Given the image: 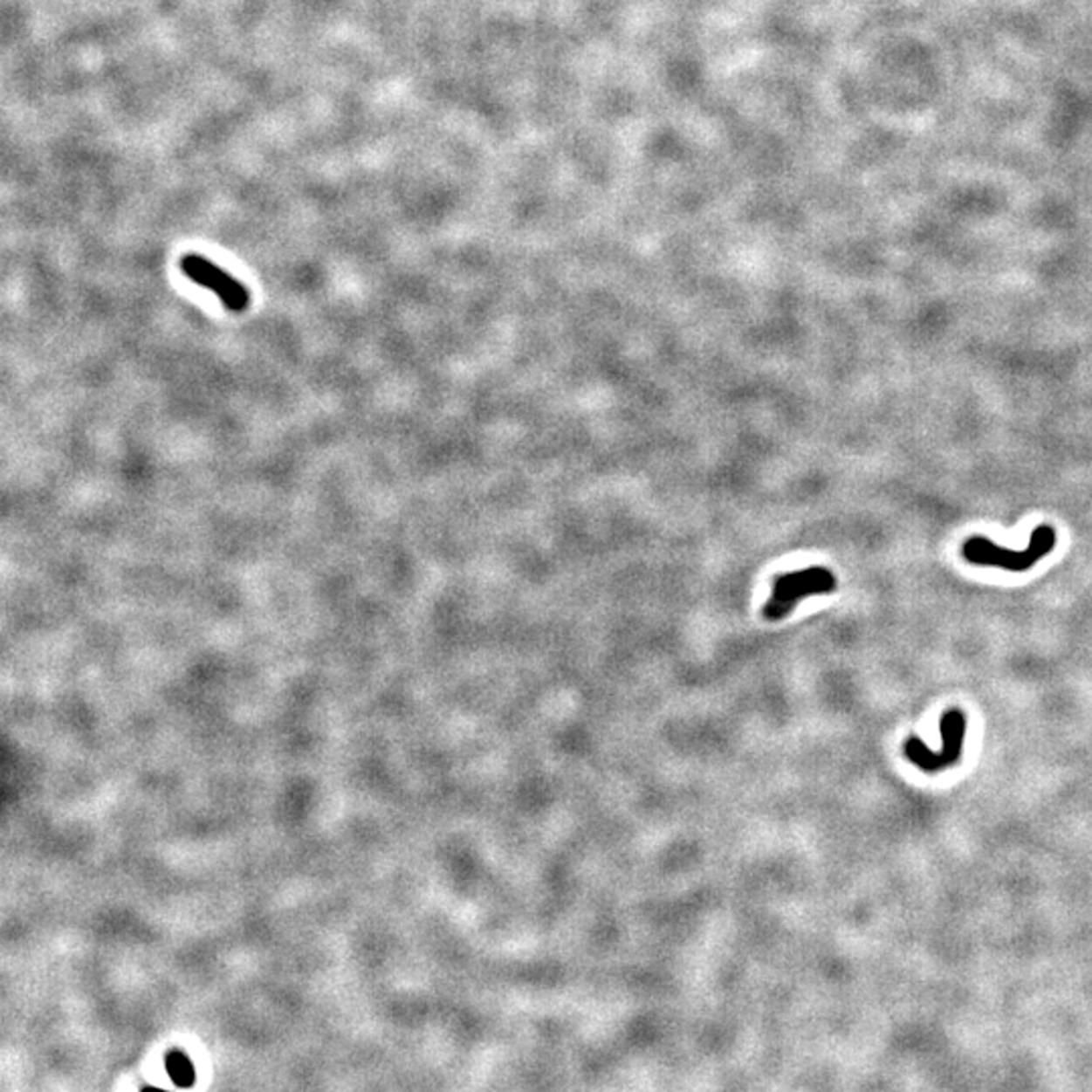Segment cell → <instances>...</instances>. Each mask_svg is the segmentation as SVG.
<instances>
[{
	"instance_id": "277c9868",
	"label": "cell",
	"mask_w": 1092,
	"mask_h": 1092,
	"mask_svg": "<svg viewBox=\"0 0 1092 1092\" xmlns=\"http://www.w3.org/2000/svg\"><path fill=\"white\" fill-rule=\"evenodd\" d=\"M181 271L190 282L207 287L221 298L223 306L231 312H243L249 306V290L231 273L221 270L219 265L201 255L189 253L181 259Z\"/></svg>"
},
{
	"instance_id": "7a4b0ae2",
	"label": "cell",
	"mask_w": 1092,
	"mask_h": 1092,
	"mask_svg": "<svg viewBox=\"0 0 1092 1092\" xmlns=\"http://www.w3.org/2000/svg\"><path fill=\"white\" fill-rule=\"evenodd\" d=\"M838 580L829 568L811 567L801 571L783 573L773 580L769 601L763 607V619L781 622L793 613L797 603L814 595H829L835 591Z\"/></svg>"
},
{
	"instance_id": "3957f363",
	"label": "cell",
	"mask_w": 1092,
	"mask_h": 1092,
	"mask_svg": "<svg viewBox=\"0 0 1092 1092\" xmlns=\"http://www.w3.org/2000/svg\"><path fill=\"white\" fill-rule=\"evenodd\" d=\"M967 718L961 711H949L941 718V737L943 749L931 751L921 738L910 737L904 743V755L910 763H915L918 769L924 773H938L944 771L951 765H955L961 759L963 737H965Z\"/></svg>"
},
{
	"instance_id": "6da1fadb",
	"label": "cell",
	"mask_w": 1092,
	"mask_h": 1092,
	"mask_svg": "<svg viewBox=\"0 0 1092 1092\" xmlns=\"http://www.w3.org/2000/svg\"><path fill=\"white\" fill-rule=\"evenodd\" d=\"M1054 546H1056V530L1054 526L1042 525L1032 530L1030 542H1027L1024 551H1010V548L995 545L986 536H973L963 545V557L971 565L998 567L1010 573H1026L1040 563L1046 554L1052 553Z\"/></svg>"
}]
</instances>
